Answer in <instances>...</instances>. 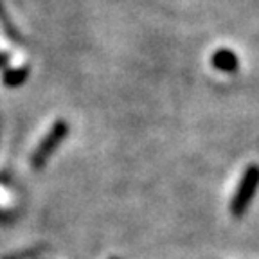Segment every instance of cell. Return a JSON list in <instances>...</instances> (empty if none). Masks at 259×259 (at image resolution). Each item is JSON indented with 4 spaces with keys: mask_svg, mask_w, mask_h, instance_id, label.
Here are the masks:
<instances>
[{
    "mask_svg": "<svg viewBox=\"0 0 259 259\" xmlns=\"http://www.w3.org/2000/svg\"><path fill=\"white\" fill-rule=\"evenodd\" d=\"M9 61V56L6 53H0V67H4L6 63Z\"/></svg>",
    "mask_w": 259,
    "mask_h": 259,
    "instance_id": "cell-5",
    "label": "cell"
},
{
    "mask_svg": "<svg viewBox=\"0 0 259 259\" xmlns=\"http://www.w3.org/2000/svg\"><path fill=\"white\" fill-rule=\"evenodd\" d=\"M4 220H6V218H4V214H2V212H0V222H4Z\"/></svg>",
    "mask_w": 259,
    "mask_h": 259,
    "instance_id": "cell-6",
    "label": "cell"
},
{
    "mask_svg": "<svg viewBox=\"0 0 259 259\" xmlns=\"http://www.w3.org/2000/svg\"><path fill=\"white\" fill-rule=\"evenodd\" d=\"M212 65L222 72H234L238 69V58L232 51L222 49V51L212 54Z\"/></svg>",
    "mask_w": 259,
    "mask_h": 259,
    "instance_id": "cell-3",
    "label": "cell"
},
{
    "mask_svg": "<svg viewBox=\"0 0 259 259\" xmlns=\"http://www.w3.org/2000/svg\"><path fill=\"white\" fill-rule=\"evenodd\" d=\"M27 69H16V70H9V72H6L4 76V83L9 87H16L20 85V83H24L25 79H27Z\"/></svg>",
    "mask_w": 259,
    "mask_h": 259,
    "instance_id": "cell-4",
    "label": "cell"
},
{
    "mask_svg": "<svg viewBox=\"0 0 259 259\" xmlns=\"http://www.w3.org/2000/svg\"><path fill=\"white\" fill-rule=\"evenodd\" d=\"M112 259H117V257H112Z\"/></svg>",
    "mask_w": 259,
    "mask_h": 259,
    "instance_id": "cell-7",
    "label": "cell"
},
{
    "mask_svg": "<svg viewBox=\"0 0 259 259\" xmlns=\"http://www.w3.org/2000/svg\"><path fill=\"white\" fill-rule=\"evenodd\" d=\"M257 189H259V166L250 164L247 169L243 171L241 178H239L238 182V187H236L231 203H229V210H231V214L236 220L243 218V216L247 214V210L250 207Z\"/></svg>",
    "mask_w": 259,
    "mask_h": 259,
    "instance_id": "cell-1",
    "label": "cell"
},
{
    "mask_svg": "<svg viewBox=\"0 0 259 259\" xmlns=\"http://www.w3.org/2000/svg\"><path fill=\"white\" fill-rule=\"evenodd\" d=\"M67 132H69V126L65 124L63 121L56 122V124L53 126V130H51V134L44 139V142H41L40 148H38L36 153H34V157H32V166L36 167V169H40L45 164V160L49 158V155L53 153V151L56 150V146L63 141Z\"/></svg>",
    "mask_w": 259,
    "mask_h": 259,
    "instance_id": "cell-2",
    "label": "cell"
}]
</instances>
